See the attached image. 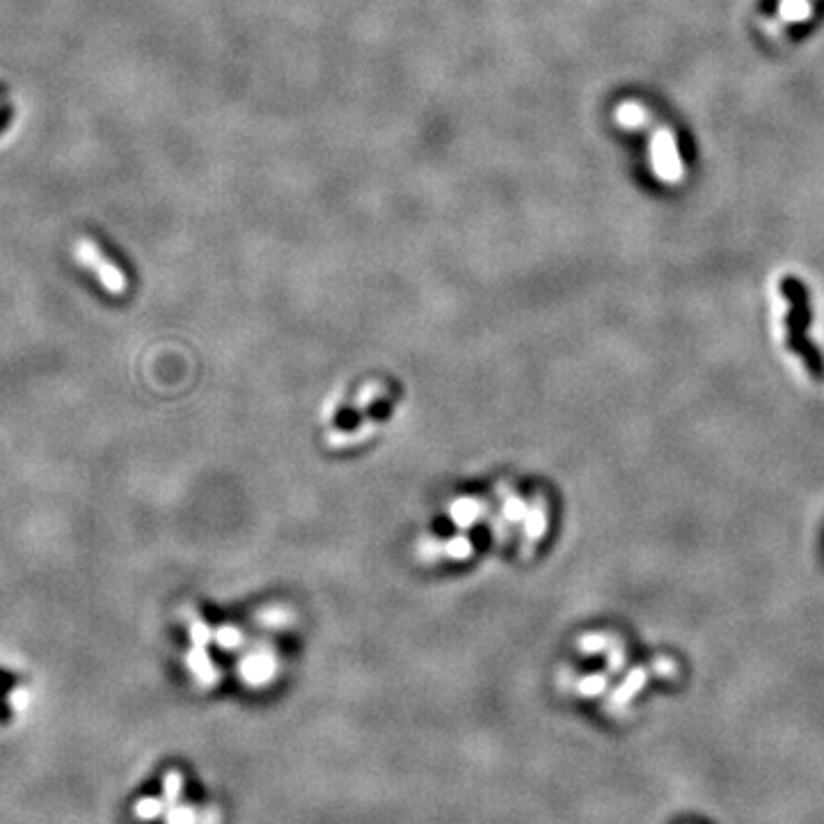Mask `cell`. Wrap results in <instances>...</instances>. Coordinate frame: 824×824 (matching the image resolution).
<instances>
[{"label":"cell","mask_w":824,"mask_h":824,"mask_svg":"<svg viewBox=\"0 0 824 824\" xmlns=\"http://www.w3.org/2000/svg\"><path fill=\"white\" fill-rule=\"evenodd\" d=\"M472 554V543L467 536H454L449 541H426L419 545V557L424 561H435V559H454L463 561Z\"/></svg>","instance_id":"3"},{"label":"cell","mask_w":824,"mask_h":824,"mask_svg":"<svg viewBox=\"0 0 824 824\" xmlns=\"http://www.w3.org/2000/svg\"><path fill=\"white\" fill-rule=\"evenodd\" d=\"M76 255H78V261H81L83 266H85L87 271H92L94 275H97V280L103 284V289H106V291L115 293V296H120V293L126 291L124 273H122L120 268L115 266V264L108 259V257L103 255L101 248H99V245L94 243V241H90V239L78 241Z\"/></svg>","instance_id":"1"},{"label":"cell","mask_w":824,"mask_h":824,"mask_svg":"<svg viewBox=\"0 0 824 824\" xmlns=\"http://www.w3.org/2000/svg\"><path fill=\"white\" fill-rule=\"evenodd\" d=\"M197 815L190 806H177L174 804L168 813V824H195Z\"/></svg>","instance_id":"16"},{"label":"cell","mask_w":824,"mask_h":824,"mask_svg":"<svg viewBox=\"0 0 824 824\" xmlns=\"http://www.w3.org/2000/svg\"><path fill=\"white\" fill-rule=\"evenodd\" d=\"M216 639H218V644L223 646V648H227V651H232V648H239L241 644H243V632H241L239 628H232V625H225V628H220L216 632Z\"/></svg>","instance_id":"14"},{"label":"cell","mask_w":824,"mask_h":824,"mask_svg":"<svg viewBox=\"0 0 824 824\" xmlns=\"http://www.w3.org/2000/svg\"><path fill=\"white\" fill-rule=\"evenodd\" d=\"M181 788H184V779L179 772H168L163 779V804L165 806H174L179 802Z\"/></svg>","instance_id":"10"},{"label":"cell","mask_w":824,"mask_h":824,"mask_svg":"<svg viewBox=\"0 0 824 824\" xmlns=\"http://www.w3.org/2000/svg\"><path fill=\"white\" fill-rule=\"evenodd\" d=\"M383 394H385V387L380 385V383H371V385H367L362 392H360L358 399H355V406H353L351 410L353 412L362 410L364 406H369V403L374 401L376 396H383Z\"/></svg>","instance_id":"15"},{"label":"cell","mask_w":824,"mask_h":824,"mask_svg":"<svg viewBox=\"0 0 824 824\" xmlns=\"http://www.w3.org/2000/svg\"><path fill=\"white\" fill-rule=\"evenodd\" d=\"M374 429H376V424H374V422L362 424V426H360L358 431H353V433H335V435H330V438H328V442H330L332 447H348V445H355V442H360V440L367 438V435H369Z\"/></svg>","instance_id":"11"},{"label":"cell","mask_w":824,"mask_h":824,"mask_svg":"<svg viewBox=\"0 0 824 824\" xmlns=\"http://www.w3.org/2000/svg\"><path fill=\"white\" fill-rule=\"evenodd\" d=\"M188 667L195 673L197 683L204 685V687H213L218 683V669L213 667L211 657L206 653V646H195L188 653Z\"/></svg>","instance_id":"5"},{"label":"cell","mask_w":824,"mask_h":824,"mask_svg":"<svg viewBox=\"0 0 824 824\" xmlns=\"http://www.w3.org/2000/svg\"><path fill=\"white\" fill-rule=\"evenodd\" d=\"M499 493H502V504H504V518L509 522H520L525 518V502H522L515 490H511L509 486H499Z\"/></svg>","instance_id":"8"},{"label":"cell","mask_w":824,"mask_h":824,"mask_svg":"<svg viewBox=\"0 0 824 824\" xmlns=\"http://www.w3.org/2000/svg\"><path fill=\"white\" fill-rule=\"evenodd\" d=\"M188 632H190V639H193V644L195 646H206L209 644V639H211V630H209V625H206L200 616H195V614H190Z\"/></svg>","instance_id":"12"},{"label":"cell","mask_w":824,"mask_h":824,"mask_svg":"<svg viewBox=\"0 0 824 824\" xmlns=\"http://www.w3.org/2000/svg\"><path fill=\"white\" fill-rule=\"evenodd\" d=\"M543 529H545V504H543V499H536L532 504V511L527 515V525H525V543H522V552L529 554L534 552V545H536L538 538L543 536Z\"/></svg>","instance_id":"6"},{"label":"cell","mask_w":824,"mask_h":824,"mask_svg":"<svg viewBox=\"0 0 824 824\" xmlns=\"http://www.w3.org/2000/svg\"><path fill=\"white\" fill-rule=\"evenodd\" d=\"M275 660H273V655H268V653H264V655H250L243 664V676L248 683L261 685L271 678L273 673H275Z\"/></svg>","instance_id":"7"},{"label":"cell","mask_w":824,"mask_h":824,"mask_svg":"<svg viewBox=\"0 0 824 824\" xmlns=\"http://www.w3.org/2000/svg\"><path fill=\"white\" fill-rule=\"evenodd\" d=\"M486 513V502L474 497H461L456 499L454 504H451L449 515L451 520H454L456 527H461V529H470L474 522H479Z\"/></svg>","instance_id":"4"},{"label":"cell","mask_w":824,"mask_h":824,"mask_svg":"<svg viewBox=\"0 0 824 824\" xmlns=\"http://www.w3.org/2000/svg\"><path fill=\"white\" fill-rule=\"evenodd\" d=\"M653 163H655V172L664 181H676L683 177V161H680L678 145L673 140L671 131H657L655 140H653Z\"/></svg>","instance_id":"2"},{"label":"cell","mask_w":824,"mask_h":824,"mask_svg":"<svg viewBox=\"0 0 824 824\" xmlns=\"http://www.w3.org/2000/svg\"><path fill=\"white\" fill-rule=\"evenodd\" d=\"M808 17H811V0H783L781 3L783 23H802Z\"/></svg>","instance_id":"9"},{"label":"cell","mask_w":824,"mask_h":824,"mask_svg":"<svg viewBox=\"0 0 824 824\" xmlns=\"http://www.w3.org/2000/svg\"><path fill=\"white\" fill-rule=\"evenodd\" d=\"M618 122L625 126H637L644 122V110L637 106H621L618 108Z\"/></svg>","instance_id":"17"},{"label":"cell","mask_w":824,"mask_h":824,"mask_svg":"<svg viewBox=\"0 0 824 824\" xmlns=\"http://www.w3.org/2000/svg\"><path fill=\"white\" fill-rule=\"evenodd\" d=\"M163 802L156 797H145L136 804V815L140 820H154L163 813Z\"/></svg>","instance_id":"13"},{"label":"cell","mask_w":824,"mask_h":824,"mask_svg":"<svg viewBox=\"0 0 824 824\" xmlns=\"http://www.w3.org/2000/svg\"><path fill=\"white\" fill-rule=\"evenodd\" d=\"M7 120H10V113H7V110H3V113H0V129L5 126Z\"/></svg>","instance_id":"18"}]
</instances>
